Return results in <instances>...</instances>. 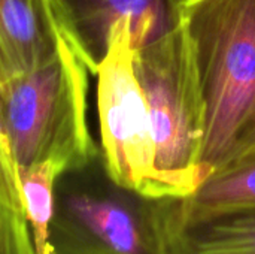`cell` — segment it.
Listing matches in <instances>:
<instances>
[{"label":"cell","mask_w":255,"mask_h":254,"mask_svg":"<svg viewBox=\"0 0 255 254\" xmlns=\"http://www.w3.org/2000/svg\"><path fill=\"white\" fill-rule=\"evenodd\" d=\"M205 106V180L255 151V0L179 6Z\"/></svg>","instance_id":"1"},{"label":"cell","mask_w":255,"mask_h":254,"mask_svg":"<svg viewBox=\"0 0 255 254\" xmlns=\"http://www.w3.org/2000/svg\"><path fill=\"white\" fill-rule=\"evenodd\" d=\"M90 73V61L67 21L52 54L1 88L0 123L18 169L54 160L69 174L100 156L87 117Z\"/></svg>","instance_id":"2"},{"label":"cell","mask_w":255,"mask_h":254,"mask_svg":"<svg viewBox=\"0 0 255 254\" xmlns=\"http://www.w3.org/2000/svg\"><path fill=\"white\" fill-rule=\"evenodd\" d=\"M57 187L49 254H178V199L124 189L99 156Z\"/></svg>","instance_id":"3"},{"label":"cell","mask_w":255,"mask_h":254,"mask_svg":"<svg viewBox=\"0 0 255 254\" xmlns=\"http://www.w3.org/2000/svg\"><path fill=\"white\" fill-rule=\"evenodd\" d=\"M134 67L151 118L161 198H188L205 181V106L181 19L163 36L134 48Z\"/></svg>","instance_id":"4"},{"label":"cell","mask_w":255,"mask_h":254,"mask_svg":"<svg viewBox=\"0 0 255 254\" xmlns=\"http://www.w3.org/2000/svg\"><path fill=\"white\" fill-rule=\"evenodd\" d=\"M100 156L106 174L118 186L163 199L155 144L146 100L136 75L134 46L128 24H118L97 70Z\"/></svg>","instance_id":"5"},{"label":"cell","mask_w":255,"mask_h":254,"mask_svg":"<svg viewBox=\"0 0 255 254\" xmlns=\"http://www.w3.org/2000/svg\"><path fill=\"white\" fill-rule=\"evenodd\" d=\"M70 25L96 70L108 52L112 30L128 24L133 46L137 48L163 36L181 19L175 0H60Z\"/></svg>","instance_id":"6"},{"label":"cell","mask_w":255,"mask_h":254,"mask_svg":"<svg viewBox=\"0 0 255 254\" xmlns=\"http://www.w3.org/2000/svg\"><path fill=\"white\" fill-rule=\"evenodd\" d=\"M67 21L60 0H0V91L52 54Z\"/></svg>","instance_id":"7"},{"label":"cell","mask_w":255,"mask_h":254,"mask_svg":"<svg viewBox=\"0 0 255 254\" xmlns=\"http://www.w3.org/2000/svg\"><path fill=\"white\" fill-rule=\"evenodd\" d=\"M255 208V151L211 174L188 198L176 202V225L182 231L214 217Z\"/></svg>","instance_id":"8"},{"label":"cell","mask_w":255,"mask_h":254,"mask_svg":"<svg viewBox=\"0 0 255 254\" xmlns=\"http://www.w3.org/2000/svg\"><path fill=\"white\" fill-rule=\"evenodd\" d=\"M178 254H255V208L179 231Z\"/></svg>","instance_id":"9"},{"label":"cell","mask_w":255,"mask_h":254,"mask_svg":"<svg viewBox=\"0 0 255 254\" xmlns=\"http://www.w3.org/2000/svg\"><path fill=\"white\" fill-rule=\"evenodd\" d=\"M66 174L64 166L54 160H45L18 169L24 208L36 254H49L57 187Z\"/></svg>","instance_id":"10"},{"label":"cell","mask_w":255,"mask_h":254,"mask_svg":"<svg viewBox=\"0 0 255 254\" xmlns=\"http://www.w3.org/2000/svg\"><path fill=\"white\" fill-rule=\"evenodd\" d=\"M0 254H36L16 181L0 180Z\"/></svg>","instance_id":"11"},{"label":"cell","mask_w":255,"mask_h":254,"mask_svg":"<svg viewBox=\"0 0 255 254\" xmlns=\"http://www.w3.org/2000/svg\"><path fill=\"white\" fill-rule=\"evenodd\" d=\"M0 180L9 181H19L18 177V166L13 160L7 138L0 123Z\"/></svg>","instance_id":"12"},{"label":"cell","mask_w":255,"mask_h":254,"mask_svg":"<svg viewBox=\"0 0 255 254\" xmlns=\"http://www.w3.org/2000/svg\"><path fill=\"white\" fill-rule=\"evenodd\" d=\"M175 1H176V3H178V4H179V3H182V1H184V0H175Z\"/></svg>","instance_id":"13"}]
</instances>
